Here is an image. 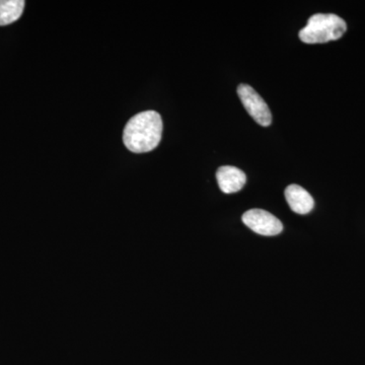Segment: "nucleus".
<instances>
[{"label":"nucleus","instance_id":"5","mask_svg":"<svg viewBox=\"0 0 365 365\" xmlns=\"http://www.w3.org/2000/svg\"><path fill=\"white\" fill-rule=\"evenodd\" d=\"M218 186L225 194L237 193L246 184V174L242 170L232 165H223L216 173Z\"/></svg>","mask_w":365,"mask_h":365},{"label":"nucleus","instance_id":"1","mask_svg":"<svg viewBox=\"0 0 365 365\" xmlns=\"http://www.w3.org/2000/svg\"><path fill=\"white\" fill-rule=\"evenodd\" d=\"M163 120L155 111L139 113L125 126V146L134 153H148L158 148L163 135Z\"/></svg>","mask_w":365,"mask_h":365},{"label":"nucleus","instance_id":"2","mask_svg":"<svg viewBox=\"0 0 365 365\" xmlns=\"http://www.w3.org/2000/svg\"><path fill=\"white\" fill-rule=\"evenodd\" d=\"M347 30L345 21L333 14H317L307 21L299 32V39L306 44H322L340 39Z\"/></svg>","mask_w":365,"mask_h":365},{"label":"nucleus","instance_id":"6","mask_svg":"<svg viewBox=\"0 0 365 365\" xmlns=\"http://www.w3.org/2000/svg\"><path fill=\"white\" fill-rule=\"evenodd\" d=\"M284 194L290 209L297 215H307L313 210L314 206L313 197L299 185H290L285 189Z\"/></svg>","mask_w":365,"mask_h":365},{"label":"nucleus","instance_id":"7","mask_svg":"<svg viewBox=\"0 0 365 365\" xmlns=\"http://www.w3.org/2000/svg\"><path fill=\"white\" fill-rule=\"evenodd\" d=\"M24 0H0V26L11 25L24 13Z\"/></svg>","mask_w":365,"mask_h":365},{"label":"nucleus","instance_id":"3","mask_svg":"<svg viewBox=\"0 0 365 365\" xmlns=\"http://www.w3.org/2000/svg\"><path fill=\"white\" fill-rule=\"evenodd\" d=\"M237 95L250 116L261 126L268 127L272 123V114L263 98L248 85H240Z\"/></svg>","mask_w":365,"mask_h":365},{"label":"nucleus","instance_id":"4","mask_svg":"<svg viewBox=\"0 0 365 365\" xmlns=\"http://www.w3.org/2000/svg\"><path fill=\"white\" fill-rule=\"evenodd\" d=\"M242 222L256 234L273 237L283 230L282 222L276 216L262 209H251L242 216Z\"/></svg>","mask_w":365,"mask_h":365}]
</instances>
